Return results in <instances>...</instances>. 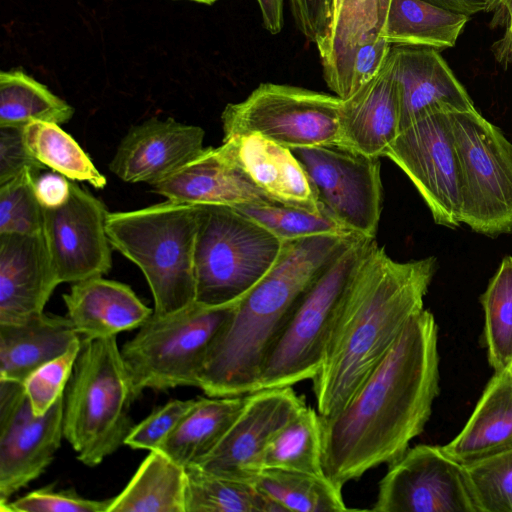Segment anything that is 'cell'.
I'll return each mask as SVG.
<instances>
[{"mask_svg": "<svg viewBox=\"0 0 512 512\" xmlns=\"http://www.w3.org/2000/svg\"><path fill=\"white\" fill-rule=\"evenodd\" d=\"M438 327L416 314L389 352L337 412L321 416L322 462L337 487L391 464L419 436L439 395Z\"/></svg>", "mask_w": 512, "mask_h": 512, "instance_id": "6da1fadb", "label": "cell"}, {"mask_svg": "<svg viewBox=\"0 0 512 512\" xmlns=\"http://www.w3.org/2000/svg\"><path fill=\"white\" fill-rule=\"evenodd\" d=\"M434 257L398 262L375 240L368 244L342 294L318 373L317 411L340 410L424 309L436 271Z\"/></svg>", "mask_w": 512, "mask_h": 512, "instance_id": "7a4b0ae2", "label": "cell"}, {"mask_svg": "<svg viewBox=\"0 0 512 512\" xmlns=\"http://www.w3.org/2000/svg\"><path fill=\"white\" fill-rule=\"evenodd\" d=\"M356 234L286 241L266 276L234 307L214 339L199 377L207 396L255 391L263 363L303 294Z\"/></svg>", "mask_w": 512, "mask_h": 512, "instance_id": "3957f363", "label": "cell"}, {"mask_svg": "<svg viewBox=\"0 0 512 512\" xmlns=\"http://www.w3.org/2000/svg\"><path fill=\"white\" fill-rule=\"evenodd\" d=\"M198 212L197 204L167 199L107 216L111 246L142 271L153 295L154 314H170L195 302Z\"/></svg>", "mask_w": 512, "mask_h": 512, "instance_id": "277c9868", "label": "cell"}, {"mask_svg": "<svg viewBox=\"0 0 512 512\" xmlns=\"http://www.w3.org/2000/svg\"><path fill=\"white\" fill-rule=\"evenodd\" d=\"M116 336L82 339L64 393V438L84 465L94 467L122 445L134 427L136 400Z\"/></svg>", "mask_w": 512, "mask_h": 512, "instance_id": "5b68a950", "label": "cell"}, {"mask_svg": "<svg viewBox=\"0 0 512 512\" xmlns=\"http://www.w3.org/2000/svg\"><path fill=\"white\" fill-rule=\"evenodd\" d=\"M283 244L235 208L199 205L195 302L207 306L238 303L273 268Z\"/></svg>", "mask_w": 512, "mask_h": 512, "instance_id": "8992f818", "label": "cell"}, {"mask_svg": "<svg viewBox=\"0 0 512 512\" xmlns=\"http://www.w3.org/2000/svg\"><path fill=\"white\" fill-rule=\"evenodd\" d=\"M236 304L194 302L170 314L153 313L121 348L136 398L145 389L198 387L207 353Z\"/></svg>", "mask_w": 512, "mask_h": 512, "instance_id": "52a82bcc", "label": "cell"}, {"mask_svg": "<svg viewBox=\"0 0 512 512\" xmlns=\"http://www.w3.org/2000/svg\"><path fill=\"white\" fill-rule=\"evenodd\" d=\"M371 240L355 239L303 294L263 363L255 391L315 377L342 294Z\"/></svg>", "mask_w": 512, "mask_h": 512, "instance_id": "ba28073f", "label": "cell"}, {"mask_svg": "<svg viewBox=\"0 0 512 512\" xmlns=\"http://www.w3.org/2000/svg\"><path fill=\"white\" fill-rule=\"evenodd\" d=\"M458 158L461 222L497 237L512 232V142L477 109L449 114Z\"/></svg>", "mask_w": 512, "mask_h": 512, "instance_id": "9c48e42d", "label": "cell"}, {"mask_svg": "<svg viewBox=\"0 0 512 512\" xmlns=\"http://www.w3.org/2000/svg\"><path fill=\"white\" fill-rule=\"evenodd\" d=\"M342 102L303 87L261 83L244 100L226 105L224 138L256 133L290 149L342 146Z\"/></svg>", "mask_w": 512, "mask_h": 512, "instance_id": "30bf717a", "label": "cell"}, {"mask_svg": "<svg viewBox=\"0 0 512 512\" xmlns=\"http://www.w3.org/2000/svg\"><path fill=\"white\" fill-rule=\"evenodd\" d=\"M291 150L321 207L350 232L374 239L383 202L380 157L340 145Z\"/></svg>", "mask_w": 512, "mask_h": 512, "instance_id": "8fae6325", "label": "cell"}, {"mask_svg": "<svg viewBox=\"0 0 512 512\" xmlns=\"http://www.w3.org/2000/svg\"><path fill=\"white\" fill-rule=\"evenodd\" d=\"M384 156L413 183L436 224L461 225L458 158L449 114L424 115L402 129Z\"/></svg>", "mask_w": 512, "mask_h": 512, "instance_id": "7c38bea8", "label": "cell"}, {"mask_svg": "<svg viewBox=\"0 0 512 512\" xmlns=\"http://www.w3.org/2000/svg\"><path fill=\"white\" fill-rule=\"evenodd\" d=\"M375 512H479L466 468L443 446L419 444L389 465Z\"/></svg>", "mask_w": 512, "mask_h": 512, "instance_id": "4fadbf2b", "label": "cell"}, {"mask_svg": "<svg viewBox=\"0 0 512 512\" xmlns=\"http://www.w3.org/2000/svg\"><path fill=\"white\" fill-rule=\"evenodd\" d=\"M64 394L36 416L22 383L0 380V502L38 478L64 438Z\"/></svg>", "mask_w": 512, "mask_h": 512, "instance_id": "5bb4252c", "label": "cell"}, {"mask_svg": "<svg viewBox=\"0 0 512 512\" xmlns=\"http://www.w3.org/2000/svg\"><path fill=\"white\" fill-rule=\"evenodd\" d=\"M108 214L102 201L72 181L64 205L43 209V235L60 284L103 276L111 269Z\"/></svg>", "mask_w": 512, "mask_h": 512, "instance_id": "9a60e30c", "label": "cell"}, {"mask_svg": "<svg viewBox=\"0 0 512 512\" xmlns=\"http://www.w3.org/2000/svg\"><path fill=\"white\" fill-rule=\"evenodd\" d=\"M305 406L304 397L292 386L245 394L242 410L224 437L193 465L217 475L252 482L269 441Z\"/></svg>", "mask_w": 512, "mask_h": 512, "instance_id": "2e32d148", "label": "cell"}, {"mask_svg": "<svg viewBox=\"0 0 512 512\" xmlns=\"http://www.w3.org/2000/svg\"><path fill=\"white\" fill-rule=\"evenodd\" d=\"M204 136L201 127L173 118L148 119L129 129L109 169L124 182L153 185L196 157Z\"/></svg>", "mask_w": 512, "mask_h": 512, "instance_id": "e0dca14e", "label": "cell"}, {"mask_svg": "<svg viewBox=\"0 0 512 512\" xmlns=\"http://www.w3.org/2000/svg\"><path fill=\"white\" fill-rule=\"evenodd\" d=\"M389 62L400 98V131L427 114L476 109L438 50L393 45Z\"/></svg>", "mask_w": 512, "mask_h": 512, "instance_id": "ac0fdd59", "label": "cell"}, {"mask_svg": "<svg viewBox=\"0 0 512 512\" xmlns=\"http://www.w3.org/2000/svg\"><path fill=\"white\" fill-rule=\"evenodd\" d=\"M59 284L43 231L0 234V323L43 313Z\"/></svg>", "mask_w": 512, "mask_h": 512, "instance_id": "d6986e66", "label": "cell"}, {"mask_svg": "<svg viewBox=\"0 0 512 512\" xmlns=\"http://www.w3.org/2000/svg\"><path fill=\"white\" fill-rule=\"evenodd\" d=\"M218 147L274 202L321 211L314 187L290 148L256 133L224 138Z\"/></svg>", "mask_w": 512, "mask_h": 512, "instance_id": "ffe728a7", "label": "cell"}, {"mask_svg": "<svg viewBox=\"0 0 512 512\" xmlns=\"http://www.w3.org/2000/svg\"><path fill=\"white\" fill-rule=\"evenodd\" d=\"M166 199L232 208L278 204L259 189L219 147L204 148L178 170L151 185Z\"/></svg>", "mask_w": 512, "mask_h": 512, "instance_id": "44dd1931", "label": "cell"}, {"mask_svg": "<svg viewBox=\"0 0 512 512\" xmlns=\"http://www.w3.org/2000/svg\"><path fill=\"white\" fill-rule=\"evenodd\" d=\"M62 297L67 317L86 340L139 328L153 314L130 286L102 276L72 283Z\"/></svg>", "mask_w": 512, "mask_h": 512, "instance_id": "7402d4cb", "label": "cell"}, {"mask_svg": "<svg viewBox=\"0 0 512 512\" xmlns=\"http://www.w3.org/2000/svg\"><path fill=\"white\" fill-rule=\"evenodd\" d=\"M342 101V146L384 156L400 132V98L389 57L374 78Z\"/></svg>", "mask_w": 512, "mask_h": 512, "instance_id": "603a6c76", "label": "cell"}, {"mask_svg": "<svg viewBox=\"0 0 512 512\" xmlns=\"http://www.w3.org/2000/svg\"><path fill=\"white\" fill-rule=\"evenodd\" d=\"M79 339L67 316L43 312L20 322L0 323V380L23 383Z\"/></svg>", "mask_w": 512, "mask_h": 512, "instance_id": "cb8c5ba5", "label": "cell"}, {"mask_svg": "<svg viewBox=\"0 0 512 512\" xmlns=\"http://www.w3.org/2000/svg\"><path fill=\"white\" fill-rule=\"evenodd\" d=\"M445 451L463 465L512 448V379L494 372L473 412Z\"/></svg>", "mask_w": 512, "mask_h": 512, "instance_id": "d4e9b609", "label": "cell"}, {"mask_svg": "<svg viewBox=\"0 0 512 512\" xmlns=\"http://www.w3.org/2000/svg\"><path fill=\"white\" fill-rule=\"evenodd\" d=\"M245 395L199 397L158 450L184 468L196 464L221 441L242 410Z\"/></svg>", "mask_w": 512, "mask_h": 512, "instance_id": "484cf974", "label": "cell"}, {"mask_svg": "<svg viewBox=\"0 0 512 512\" xmlns=\"http://www.w3.org/2000/svg\"><path fill=\"white\" fill-rule=\"evenodd\" d=\"M470 16L425 0H390L380 37L398 46L453 47Z\"/></svg>", "mask_w": 512, "mask_h": 512, "instance_id": "4316f807", "label": "cell"}, {"mask_svg": "<svg viewBox=\"0 0 512 512\" xmlns=\"http://www.w3.org/2000/svg\"><path fill=\"white\" fill-rule=\"evenodd\" d=\"M185 490V468L151 450L107 512H185Z\"/></svg>", "mask_w": 512, "mask_h": 512, "instance_id": "83f0119b", "label": "cell"}, {"mask_svg": "<svg viewBox=\"0 0 512 512\" xmlns=\"http://www.w3.org/2000/svg\"><path fill=\"white\" fill-rule=\"evenodd\" d=\"M257 490L281 511L342 512L347 511L342 489L326 475L262 469L253 478Z\"/></svg>", "mask_w": 512, "mask_h": 512, "instance_id": "f1b7e54d", "label": "cell"}, {"mask_svg": "<svg viewBox=\"0 0 512 512\" xmlns=\"http://www.w3.org/2000/svg\"><path fill=\"white\" fill-rule=\"evenodd\" d=\"M74 108L22 70L0 73V127L23 128L33 121L68 122Z\"/></svg>", "mask_w": 512, "mask_h": 512, "instance_id": "f546056e", "label": "cell"}, {"mask_svg": "<svg viewBox=\"0 0 512 512\" xmlns=\"http://www.w3.org/2000/svg\"><path fill=\"white\" fill-rule=\"evenodd\" d=\"M262 469H281L325 475L322 462L321 416L307 405L269 441L260 461Z\"/></svg>", "mask_w": 512, "mask_h": 512, "instance_id": "4dcf8cb0", "label": "cell"}, {"mask_svg": "<svg viewBox=\"0 0 512 512\" xmlns=\"http://www.w3.org/2000/svg\"><path fill=\"white\" fill-rule=\"evenodd\" d=\"M185 512H277L252 482L185 468Z\"/></svg>", "mask_w": 512, "mask_h": 512, "instance_id": "1f68e13d", "label": "cell"}, {"mask_svg": "<svg viewBox=\"0 0 512 512\" xmlns=\"http://www.w3.org/2000/svg\"><path fill=\"white\" fill-rule=\"evenodd\" d=\"M23 138L32 156L45 167L71 181L87 182L97 189L106 186V177L58 124L33 121L23 127Z\"/></svg>", "mask_w": 512, "mask_h": 512, "instance_id": "d6a6232c", "label": "cell"}, {"mask_svg": "<svg viewBox=\"0 0 512 512\" xmlns=\"http://www.w3.org/2000/svg\"><path fill=\"white\" fill-rule=\"evenodd\" d=\"M384 20L381 0H333L327 35L316 47L322 67L359 45L377 40Z\"/></svg>", "mask_w": 512, "mask_h": 512, "instance_id": "836d02e7", "label": "cell"}, {"mask_svg": "<svg viewBox=\"0 0 512 512\" xmlns=\"http://www.w3.org/2000/svg\"><path fill=\"white\" fill-rule=\"evenodd\" d=\"M480 303L488 362L494 372H502L512 361V256L502 259Z\"/></svg>", "mask_w": 512, "mask_h": 512, "instance_id": "e575fe53", "label": "cell"}, {"mask_svg": "<svg viewBox=\"0 0 512 512\" xmlns=\"http://www.w3.org/2000/svg\"><path fill=\"white\" fill-rule=\"evenodd\" d=\"M235 209L282 242L326 234H355L344 228L323 208L319 212H313L282 204H266L240 206Z\"/></svg>", "mask_w": 512, "mask_h": 512, "instance_id": "d590c367", "label": "cell"}, {"mask_svg": "<svg viewBox=\"0 0 512 512\" xmlns=\"http://www.w3.org/2000/svg\"><path fill=\"white\" fill-rule=\"evenodd\" d=\"M393 45L384 38L359 45L323 68L327 86L342 100L350 98L383 68Z\"/></svg>", "mask_w": 512, "mask_h": 512, "instance_id": "8d00e7d4", "label": "cell"}, {"mask_svg": "<svg viewBox=\"0 0 512 512\" xmlns=\"http://www.w3.org/2000/svg\"><path fill=\"white\" fill-rule=\"evenodd\" d=\"M35 174L25 168L0 185V234H35L43 231V207L35 192Z\"/></svg>", "mask_w": 512, "mask_h": 512, "instance_id": "74e56055", "label": "cell"}, {"mask_svg": "<svg viewBox=\"0 0 512 512\" xmlns=\"http://www.w3.org/2000/svg\"><path fill=\"white\" fill-rule=\"evenodd\" d=\"M464 466L479 512H512V448Z\"/></svg>", "mask_w": 512, "mask_h": 512, "instance_id": "f35d334b", "label": "cell"}, {"mask_svg": "<svg viewBox=\"0 0 512 512\" xmlns=\"http://www.w3.org/2000/svg\"><path fill=\"white\" fill-rule=\"evenodd\" d=\"M81 346L82 338L66 352L37 368L22 383L36 416L44 415L65 393Z\"/></svg>", "mask_w": 512, "mask_h": 512, "instance_id": "ab89813d", "label": "cell"}, {"mask_svg": "<svg viewBox=\"0 0 512 512\" xmlns=\"http://www.w3.org/2000/svg\"><path fill=\"white\" fill-rule=\"evenodd\" d=\"M112 498L88 499L75 489L54 490L47 486L14 501L0 502L1 512H107Z\"/></svg>", "mask_w": 512, "mask_h": 512, "instance_id": "60d3db41", "label": "cell"}, {"mask_svg": "<svg viewBox=\"0 0 512 512\" xmlns=\"http://www.w3.org/2000/svg\"><path fill=\"white\" fill-rule=\"evenodd\" d=\"M196 399L171 400L134 425L125 445L132 449L156 450L193 406Z\"/></svg>", "mask_w": 512, "mask_h": 512, "instance_id": "b9f144b4", "label": "cell"}, {"mask_svg": "<svg viewBox=\"0 0 512 512\" xmlns=\"http://www.w3.org/2000/svg\"><path fill=\"white\" fill-rule=\"evenodd\" d=\"M25 168L36 173L46 168L27 149L23 128L0 127V185L11 180Z\"/></svg>", "mask_w": 512, "mask_h": 512, "instance_id": "7bdbcfd3", "label": "cell"}, {"mask_svg": "<svg viewBox=\"0 0 512 512\" xmlns=\"http://www.w3.org/2000/svg\"><path fill=\"white\" fill-rule=\"evenodd\" d=\"M296 27L318 47L325 39L333 11V0H289Z\"/></svg>", "mask_w": 512, "mask_h": 512, "instance_id": "ee69618b", "label": "cell"}, {"mask_svg": "<svg viewBox=\"0 0 512 512\" xmlns=\"http://www.w3.org/2000/svg\"><path fill=\"white\" fill-rule=\"evenodd\" d=\"M35 192L43 209L58 208L69 199L71 182L57 172H48L35 178Z\"/></svg>", "mask_w": 512, "mask_h": 512, "instance_id": "f6af8a7d", "label": "cell"}, {"mask_svg": "<svg viewBox=\"0 0 512 512\" xmlns=\"http://www.w3.org/2000/svg\"><path fill=\"white\" fill-rule=\"evenodd\" d=\"M497 26L501 22L505 23L503 35L493 43L491 51L495 60L507 68L512 67V0H508L504 9L493 18Z\"/></svg>", "mask_w": 512, "mask_h": 512, "instance_id": "bcb514c9", "label": "cell"}, {"mask_svg": "<svg viewBox=\"0 0 512 512\" xmlns=\"http://www.w3.org/2000/svg\"><path fill=\"white\" fill-rule=\"evenodd\" d=\"M261 11L264 28L271 34H278L283 28L285 0H256Z\"/></svg>", "mask_w": 512, "mask_h": 512, "instance_id": "7dc6e473", "label": "cell"}, {"mask_svg": "<svg viewBox=\"0 0 512 512\" xmlns=\"http://www.w3.org/2000/svg\"><path fill=\"white\" fill-rule=\"evenodd\" d=\"M440 7L472 16L486 12L488 0H425Z\"/></svg>", "mask_w": 512, "mask_h": 512, "instance_id": "c3c4849f", "label": "cell"}, {"mask_svg": "<svg viewBox=\"0 0 512 512\" xmlns=\"http://www.w3.org/2000/svg\"><path fill=\"white\" fill-rule=\"evenodd\" d=\"M508 0H488L486 12H495L499 14L506 6Z\"/></svg>", "mask_w": 512, "mask_h": 512, "instance_id": "681fc988", "label": "cell"}, {"mask_svg": "<svg viewBox=\"0 0 512 512\" xmlns=\"http://www.w3.org/2000/svg\"><path fill=\"white\" fill-rule=\"evenodd\" d=\"M389 2H390V0H381L382 11H383L384 17L386 16Z\"/></svg>", "mask_w": 512, "mask_h": 512, "instance_id": "f907efd6", "label": "cell"}, {"mask_svg": "<svg viewBox=\"0 0 512 512\" xmlns=\"http://www.w3.org/2000/svg\"><path fill=\"white\" fill-rule=\"evenodd\" d=\"M188 1L196 2V3H200V4H206V5H211L216 2V0H188Z\"/></svg>", "mask_w": 512, "mask_h": 512, "instance_id": "816d5d0a", "label": "cell"}, {"mask_svg": "<svg viewBox=\"0 0 512 512\" xmlns=\"http://www.w3.org/2000/svg\"><path fill=\"white\" fill-rule=\"evenodd\" d=\"M506 371L509 374L510 378L512 379V361H511L510 365L508 366V368L506 369Z\"/></svg>", "mask_w": 512, "mask_h": 512, "instance_id": "f5cc1de1", "label": "cell"}]
</instances>
